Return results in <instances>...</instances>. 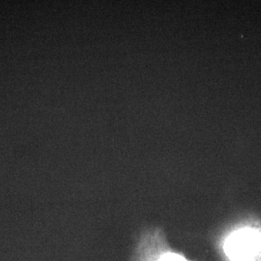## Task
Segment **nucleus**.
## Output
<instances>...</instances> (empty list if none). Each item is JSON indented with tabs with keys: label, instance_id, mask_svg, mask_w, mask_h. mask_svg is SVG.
<instances>
[{
	"label": "nucleus",
	"instance_id": "nucleus-1",
	"mask_svg": "<svg viewBox=\"0 0 261 261\" xmlns=\"http://www.w3.org/2000/svg\"><path fill=\"white\" fill-rule=\"evenodd\" d=\"M224 261H261V225H243L228 235L221 247Z\"/></svg>",
	"mask_w": 261,
	"mask_h": 261
},
{
	"label": "nucleus",
	"instance_id": "nucleus-2",
	"mask_svg": "<svg viewBox=\"0 0 261 261\" xmlns=\"http://www.w3.org/2000/svg\"><path fill=\"white\" fill-rule=\"evenodd\" d=\"M132 261H192L173 251L158 231H149L141 238Z\"/></svg>",
	"mask_w": 261,
	"mask_h": 261
}]
</instances>
